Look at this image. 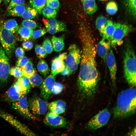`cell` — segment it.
Instances as JSON below:
<instances>
[{"mask_svg":"<svg viewBox=\"0 0 136 136\" xmlns=\"http://www.w3.org/2000/svg\"><path fill=\"white\" fill-rule=\"evenodd\" d=\"M0 117L9 122L21 133L27 136L37 135L26 126L21 123L10 114L0 110Z\"/></svg>","mask_w":136,"mask_h":136,"instance_id":"9","label":"cell"},{"mask_svg":"<svg viewBox=\"0 0 136 136\" xmlns=\"http://www.w3.org/2000/svg\"><path fill=\"white\" fill-rule=\"evenodd\" d=\"M17 80L21 85L29 91L31 86L27 77L23 76L18 78Z\"/></svg>","mask_w":136,"mask_h":136,"instance_id":"37","label":"cell"},{"mask_svg":"<svg viewBox=\"0 0 136 136\" xmlns=\"http://www.w3.org/2000/svg\"><path fill=\"white\" fill-rule=\"evenodd\" d=\"M27 101L30 110L33 114L43 115L47 112L48 105L44 100L39 97L33 96L29 98Z\"/></svg>","mask_w":136,"mask_h":136,"instance_id":"10","label":"cell"},{"mask_svg":"<svg viewBox=\"0 0 136 136\" xmlns=\"http://www.w3.org/2000/svg\"><path fill=\"white\" fill-rule=\"evenodd\" d=\"M13 108L22 115L28 119L38 120L30 111L26 97L23 96L16 101L12 102Z\"/></svg>","mask_w":136,"mask_h":136,"instance_id":"11","label":"cell"},{"mask_svg":"<svg viewBox=\"0 0 136 136\" xmlns=\"http://www.w3.org/2000/svg\"><path fill=\"white\" fill-rule=\"evenodd\" d=\"M15 54L16 56L19 58L24 56L25 51L23 48L19 47L16 49Z\"/></svg>","mask_w":136,"mask_h":136,"instance_id":"47","label":"cell"},{"mask_svg":"<svg viewBox=\"0 0 136 136\" xmlns=\"http://www.w3.org/2000/svg\"><path fill=\"white\" fill-rule=\"evenodd\" d=\"M106 62L108 67L113 85H116L117 66L115 56L111 48L107 55Z\"/></svg>","mask_w":136,"mask_h":136,"instance_id":"15","label":"cell"},{"mask_svg":"<svg viewBox=\"0 0 136 136\" xmlns=\"http://www.w3.org/2000/svg\"><path fill=\"white\" fill-rule=\"evenodd\" d=\"M51 41L53 49L56 52H60L64 48V43L63 38L61 37H52Z\"/></svg>","mask_w":136,"mask_h":136,"instance_id":"21","label":"cell"},{"mask_svg":"<svg viewBox=\"0 0 136 136\" xmlns=\"http://www.w3.org/2000/svg\"><path fill=\"white\" fill-rule=\"evenodd\" d=\"M118 10L117 3L114 1H111L107 4L106 8L107 13L110 15H113L115 14Z\"/></svg>","mask_w":136,"mask_h":136,"instance_id":"34","label":"cell"},{"mask_svg":"<svg viewBox=\"0 0 136 136\" xmlns=\"http://www.w3.org/2000/svg\"><path fill=\"white\" fill-rule=\"evenodd\" d=\"M128 134L129 135H136V129L135 127L130 132H129Z\"/></svg>","mask_w":136,"mask_h":136,"instance_id":"49","label":"cell"},{"mask_svg":"<svg viewBox=\"0 0 136 136\" xmlns=\"http://www.w3.org/2000/svg\"><path fill=\"white\" fill-rule=\"evenodd\" d=\"M29 92L17 80L6 92L5 95V98L7 101L13 102L25 96Z\"/></svg>","mask_w":136,"mask_h":136,"instance_id":"8","label":"cell"},{"mask_svg":"<svg viewBox=\"0 0 136 136\" xmlns=\"http://www.w3.org/2000/svg\"><path fill=\"white\" fill-rule=\"evenodd\" d=\"M82 2L84 10L88 14L92 15L97 11L98 7L95 0H88Z\"/></svg>","mask_w":136,"mask_h":136,"instance_id":"19","label":"cell"},{"mask_svg":"<svg viewBox=\"0 0 136 136\" xmlns=\"http://www.w3.org/2000/svg\"><path fill=\"white\" fill-rule=\"evenodd\" d=\"M45 26L47 32L51 34H54L59 32L66 31V30L65 24L61 25L53 26Z\"/></svg>","mask_w":136,"mask_h":136,"instance_id":"33","label":"cell"},{"mask_svg":"<svg viewBox=\"0 0 136 136\" xmlns=\"http://www.w3.org/2000/svg\"><path fill=\"white\" fill-rule=\"evenodd\" d=\"M115 29L114 23L110 20H108L105 27L101 36L103 38L109 41L113 35Z\"/></svg>","mask_w":136,"mask_h":136,"instance_id":"20","label":"cell"},{"mask_svg":"<svg viewBox=\"0 0 136 136\" xmlns=\"http://www.w3.org/2000/svg\"><path fill=\"white\" fill-rule=\"evenodd\" d=\"M42 46L47 54H50L53 51L52 44L50 40L48 38H45L43 43Z\"/></svg>","mask_w":136,"mask_h":136,"instance_id":"40","label":"cell"},{"mask_svg":"<svg viewBox=\"0 0 136 136\" xmlns=\"http://www.w3.org/2000/svg\"><path fill=\"white\" fill-rule=\"evenodd\" d=\"M63 88V86L62 84L55 82L53 87L52 93L55 94H59L62 91Z\"/></svg>","mask_w":136,"mask_h":136,"instance_id":"43","label":"cell"},{"mask_svg":"<svg viewBox=\"0 0 136 136\" xmlns=\"http://www.w3.org/2000/svg\"><path fill=\"white\" fill-rule=\"evenodd\" d=\"M60 73L63 76H65L70 75L69 72L65 66L61 71Z\"/></svg>","mask_w":136,"mask_h":136,"instance_id":"48","label":"cell"},{"mask_svg":"<svg viewBox=\"0 0 136 136\" xmlns=\"http://www.w3.org/2000/svg\"><path fill=\"white\" fill-rule=\"evenodd\" d=\"M98 1H105L106 0H98Z\"/></svg>","mask_w":136,"mask_h":136,"instance_id":"52","label":"cell"},{"mask_svg":"<svg viewBox=\"0 0 136 136\" xmlns=\"http://www.w3.org/2000/svg\"><path fill=\"white\" fill-rule=\"evenodd\" d=\"M33 45L32 42L29 40L25 41L22 44L23 48L26 50H30L33 48Z\"/></svg>","mask_w":136,"mask_h":136,"instance_id":"46","label":"cell"},{"mask_svg":"<svg viewBox=\"0 0 136 136\" xmlns=\"http://www.w3.org/2000/svg\"><path fill=\"white\" fill-rule=\"evenodd\" d=\"M55 77L50 74L41 84V94L45 100H47L52 93L53 87L56 82Z\"/></svg>","mask_w":136,"mask_h":136,"instance_id":"14","label":"cell"},{"mask_svg":"<svg viewBox=\"0 0 136 136\" xmlns=\"http://www.w3.org/2000/svg\"><path fill=\"white\" fill-rule=\"evenodd\" d=\"M53 114L51 112L46 114L44 119L45 123L49 126L55 128H61L65 127L67 122L63 117Z\"/></svg>","mask_w":136,"mask_h":136,"instance_id":"13","label":"cell"},{"mask_svg":"<svg viewBox=\"0 0 136 136\" xmlns=\"http://www.w3.org/2000/svg\"><path fill=\"white\" fill-rule=\"evenodd\" d=\"M110 115L107 109H104L89 120L86 125L87 128L90 130H95L102 127L107 123Z\"/></svg>","mask_w":136,"mask_h":136,"instance_id":"7","label":"cell"},{"mask_svg":"<svg viewBox=\"0 0 136 136\" xmlns=\"http://www.w3.org/2000/svg\"><path fill=\"white\" fill-rule=\"evenodd\" d=\"M135 89L131 87L124 90L118 94L116 105L113 111L116 118H125L134 114L136 111Z\"/></svg>","mask_w":136,"mask_h":136,"instance_id":"2","label":"cell"},{"mask_svg":"<svg viewBox=\"0 0 136 136\" xmlns=\"http://www.w3.org/2000/svg\"><path fill=\"white\" fill-rule=\"evenodd\" d=\"M9 74L14 77L18 78L23 76L22 68L18 66L10 68Z\"/></svg>","mask_w":136,"mask_h":136,"instance_id":"36","label":"cell"},{"mask_svg":"<svg viewBox=\"0 0 136 136\" xmlns=\"http://www.w3.org/2000/svg\"><path fill=\"white\" fill-rule=\"evenodd\" d=\"M33 30L31 29L22 26L19 27L17 31L20 40L26 41L32 38Z\"/></svg>","mask_w":136,"mask_h":136,"instance_id":"22","label":"cell"},{"mask_svg":"<svg viewBox=\"0 0 136 136\" xmlns=\"http://www.w3.org/2000/svg\"><path fill=\"white\" fill-rule=\"evenodd\" d=\"M23 5L17 6L8 10L7 15L9 16L19 17L22 16L25 9Z\"/></svg>","mask_w":136,"mask_h":136,"instance_id":"23","label":"cell"},{"mask_svg":"<svg viewBox=\"0 0 136 136\" xmlns=\"http://www.w3.org/2000/svg\"><path fill=\"white\" fill-rule=\"evenodd\" d=\"M47 32L46 28H45L33 30L32 34V38L33 39H38L44 35Z\"/></svg>","mask_w":136,"mask_h":136,"instance_id":"41","label":"cell"},{"mask_svg":"<svg viewBox=\"0 0 136 136\" xmlns=\"http://www.w3.org/2000/svg\"><path fill=\"white\" fill-rule=\"evenodd\" d=\"M67 53H63L54 58L52 61L51 66V73L55 76L60 73L65 67L64 60H65Z\"/></svg>","mask_w":136,"mask_h":136,"instance_id":"16","label":"cell"},{"mask_svg":"<svg viewBox=\"0 0 136 136\" xmlns=\"http://www.w3.org/2000/svg\"><path fill=\"white\" fill-rule=\"evenodd\" d=\"M80 29L82 51L78 87L82 95L90 99L95 94L100 80L96 59V46L90 29L83 25Z\"/></svg>","mask_w":136,"mask_h":136,"instance_id":"1","label":"cell"},{"mask_svg":"<svg viewBox=\"0 0 136 136\" xmlns=\"http://www.w3.org/2000/svg\"><path fill=\"white\" fill-rule=\"evenodd\" d=\"M81 58V52L79 48L75 44L71 45L68 49L65 63V66L69 70L70 75L77 70Z\"/></svg>","mask_w":136,"mask_h":136,"instance_id":"5","label":"cell"},{"mask_svg":"<svg viewBox=\"0 0 136 136\" xmlns=\"http://www.w3.org/2000/svg\"><path fill=\"white\" fill-rule=\"evenodd\" d=\"M115 29L110 40L111 47H115L122 42L123 38L132 30L131 26L119 23H114Z\"/></svg>","mask_w":136,"mask_h":136,"instance_id":"6","label":"cell"},{"mask_svg":"<svg viewBox=\"0 0 136 136\" xmlns=\"http://www.w3.org/2000/svg\"><path fill=\"white\" fill-rule=\"evenodd\" d=\"M10 69L8 58L0 46V82H6L9 74Z\"/></svg>","mask_w":136,"mask_h":136,"instance_id":"12","label":"cell"},{"mask_svg":"<svg viewBox=\"0 0 136 136\" xmlns=\"http://www.w3.org/2000/svg\"><path fill=\"white\" fill-rule=\"evenodd\" d=\"M38 71L44 76H46L49 73V69L46 62L44 60H40L37 65Z\"/></svg>","mask_w":136,"mask_h":136,"instance_id":"30","label":"cell"},{"mask_svg":"<svg viewBox=\"0 0 136 136\" xmlns=\"http://www.w3.org/2000/svg\"><path fill=\"white\" fill-rule=\"evenodd\" d=\"M38 14L35 9L32 7H28L25 9L22 16L24 19H31L37 17Z\"/></svg>","mask_w":136,"mask_h":136,"instance_id":"26","label":"cell"},{"mask_svg":"<svg viewBox=\"0 0 136 136\" xmlns=\"http://www.w3.org/2000/svg\"><path fill=\"white\" fill-rule=\"evenodd\" d=\"M0 42L8 58H11L15 49V38L14 33L5 28L2 24H0Z\"/></svg>","mask_w":136,"mask_h":136,"instance_id":"4","label":"cell"},{"mask_svg":"<svg viewBox=\"0 0 136 136\" xmlns=\"http://www.w3.org/2000/svg\"><path fill=\"white\" fill-rule=\"evenodd\" d=\"M7 8L8 10L17 6L23 5L25 2V0H11Z\"/></svg>","mask_w":136,"mask_h":136,"instance_id":"44","label":"cell"},{"mask_svg":"<svg viewBox=\"0 0 136 136\" xmlns=\"http://www.w3.org/2000/svg\"><path fill=\"white\" fill-rule=\"evenodd\" d=\"M88 0H81V1H82V2L85 1H87Z\"/></svg>","mask_w":136,"mask_h":136,"instance_id":"51","label":"cell"},{"mask_svg":"<svg viewBox=\"0 0 136 136\" xmlns=\"http://www.w3.org/2000/svg\"><path fill=\"white\" fill-rule=\"evenodd\" d=\"M108 20L105 17L102 15L99 16L96 19L95 22L96 27L101 36Z\"/></svg>","mask_w":136,"mask_h":136,"instance_id":"24","label":"cell"},{"mask_svg":"<svg viewBox=\"0 0 136 136\" xmlns=\"http://www.w3.org/2000/svg\"><path fill=\"white\" fill-rule=\"evenodd\" d=\"M21 25L22 26L32 29L35 28L39 26L34 21L30 19H25L22 22Z\"/></svg>","mask_w":136,"mask_h":136,"instance_id":"39","label":"cell"},{"mask_svg":"<svg viewBox=\"0 0 136 136\" xmlns=\"http://www.w3.org/2000/svg\"><path fill=\"white\" fill-rule=\"evenodd\" d=\"M42 12L44 16L48 19L55 18L57 14L56 10L47 5L43 8Z\"/></svg>","mask_w":136,"mask_h":136,"instance_id":"32","label":"cell"},{"mask_svg":"<svg viewBox=\"0 0 136 136\" xmlns=\"http://www.w3.org/2000/svg\"><path fill=\"white\" fill-rule=\"evenodd\" d=\"M21 67L23 76L27 77L36 72L32 62L29 60L23 66Z\"/></svg>","mask_w":136,"mask_h":136,"instance_id":"27","label":"cell"},{"mask_svg":"<svg viewBox=\"0 0 136 136\" xmlns=\"http://www.w3.org/2000/svg\"><path fill=\"white\" fill-rule=\"evenodd\" d=\"M48 107L50 112L55 114L59 115L65 112L66 104L63 101L59 100L50 103L48 105Z\"/></svg>","mask_w":136,"mask_h":136,"instance_id":"18","label":"cell"},{"mask_svg":"<svg viewBox=\"0 0 136 136\" xmlns=\"http://www.w3.org/2000/svg\"><path fill=\"white\" fill-rule=\"evenodd\" d=\"M43 20L45 25L48 26L60 25L65 24L63 22L58 21L55 18H52L48 20Z\"/></svg>","mask_w":136,"mask_h":136,"instance_id":"38","label":"cell"},{"mask_svg":"<svg viewBox=\"0 0 136 136\" xmlns=\"http://www.w3.org/2000/svg\"><path fill=\"white\" fill-rule=\"evenodd\" d=\"M3 1V0H0V4Z\"/></svg>","mask_w":136,"mask_h":136,"instance_id":"53","label":"cell"},{"mask_svg":"<svg viewBox=\"0 0 136 136\" xmlns=\"http://www.w3.org/2000/svg\"><path fill=\"white\" fill-rule=\"evenodd\" d=\"M136 0H125V4L128 13L135 18L136 13Z\"/></svg>","mask_w":136,"mask_h":136,"instance_id":"28","label":"cell"},{"mask_svg":"<svg viewBox=\"0 0 136 136\" xmlns=\"http://www.w3.org/2000/svg\"><path fill=\"white\" fill-rule=\"evenodd\" d=\"M31 86L33 87L38 86L41 85L43 80L42 78L35 72L27 77Z\"/></svg>","mask_w":136,"mask_h":136,"instance_id":"29","label":"cell"},{"mask_svg":"<svg viewBox=\"0 0 136 136\" xmlns=\"http://www.w3.org/2000/svg\"><path fill=\"white\" fill-rule=\"evenodd\" d=\"M47 0H29V2L31 7L35 9L39 14H41L45 6Z\"/></svg>","mask_w":136,"mask_h":136,"instance_id":"25","label":"cell"},{"mask_svg":"<svg viewBox=\"0 0 136 136\" xmlns=\"http://www.w3.org/2000/svg\"><path fill=\"white\" fill-rule=\"evenodd\" d=\"M35 50L36 54L38 58L42 59L45 58L47 55L45 50L42 46L40 44H37L35 47Z\"/></svg>","mask_w":136,"mask_h":136,"instance_id":"35","label":"cell"},{"mask_svg":"<svg viewBox=\"0 0 136 136\" xmlns=\"http://www.w3.org/2000/svg\"><path fill=\"white\" fill-rule=\"evenodd\" d=\"M111 48L110 42L102 38L96 46V50L98 55L106 62V57Z\"/></svg>","mask_w":136,"mask_h":136,"instance_id":"17","label":"cell"},{"mask_svg":"<svg viewBox=\"0 0 136 136\" xmlns=\"http://www.w3.org/2000/svg\"><path fill=\"white\" fill-rule=\"evenodd\" d=\"M29 60L27 57L23 56L19 58L16 63L17 66L22 67L23 66L29 61Z\"/></svg>","mask_w":136,"mask_h":136,"instance_id":"45","label":"cell"},{"mask_svg":"<svg viewBox=\"0 0 136 136\" xmlns=\"http://www.w3.org/2000/svg\"><path fill=\"white\" fill-rule=\"evenodd\" d=\"M11 0H5L4 3L5 4H7L9 2H10Z\"/></svg>","mask_w":136,"mask_h":136,"instance_id":"50","label":"cell"},{"mask_svg":"<svg viewBox=\"0 0 136 136\" xmlns=\"http://www.w3.org/2000/svg\"><path fill=\"white\" fill-rule=\"evenodd\" d=\"M125 47L123 61L124 76L128 84L134 87L136 84L135 55L130 42H127Z\"/></svg>","mask_w":136,"mask_h":136,"instance_id":"3","label":"cell"},{"mask_svg":"<svg viewBox=\"0 0 136 136\" xmlns=\"http://www.w3.org/2000/svg\"><path fill=\"white\" fill-rule=\"evenodd\" d=\"M47 6L56 10H59L60 3L58 0H47Z\"/></svg>","mask_w":136,"mask_h":136,"instance_id":"42","label":"cell"},{"mask_svg":"<svg viewBox=\"0 0 136 136\" xmlns=\"http://www.w3.org/2000/svg\"><path fill=\"white\" fill-rule=\"evenodd\" d=\"M3 25L5 28L13 33L17 31L19 27L17 21L14 19L7 20L3 24Z\"/></svg>","mask_w":136,"mask_h":136,"instance_id":"31","label":"cell"}]
</instances>
